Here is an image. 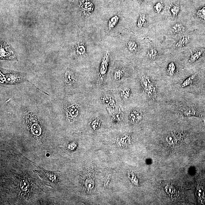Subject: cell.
Here are the masks:
<instances>
[{
    "label": "cell",
    "instance_id": "1",
    "mask_svg": "<svg viewBox=\"0 0 205 205\" xmlns=\"http://www.w3.org/2000/svg\"><path fill=\"white\" fill-rule=\"evenodd\" d=\"M141 82L142 87L146 94L151 98H155L157 93L156 88L149 77L143 76L141 79Z\"/></svg>",
    "mask_w": 205,
    "mask_h": 205
},
{
    "label": "cell",
    "instance_id": "2",
    "mask_svg": "<svg viewBox=\"0 0 205 205\" xmlns=\"http://www.w3.org/2000/svg\"><path fill=\"white\" fill-rule=\"evenodd\" d=\"M109 52H107L104 56L101 62L99 72V82L100 83H102L103 82L108 71L109 63Z\"/></svg>",
    "mask_w": 205,
    "mask_h": 205
},
{
    "label": "cell",
    "instance_id": "3",
    "mask_svg": "<svg viewBox=\"0 0 205 205\" xmlns=\"http://www.w3.org/2000/svg\"><path fill=\"white\" fill-rule=\"evenodd\" d=\"M102 97L101 98L102 103L105 106L106 108L109 109V113H110L111 110L113 112L114 111H116L117 104L115 100V98L111 94H104Z\"/></svg>",
    "mask_w": 205,
    "mask_h": 205
},
{
    "label": "cell",
    "instance_id": "4",
    "mask_svg": "<svg viewBox=\"0 0 205 205\" xmlns=\"http://www.w3.org/2000/svg\"><path fill=\"white\" fill-rule=\"evenodd\" d=\"M1 59L3 58L8 59H16L15 56L12 49L5 43L1 44Z\"/></svg>",
    "mask_w": 205,
    "mask_h": 205
},
{
    "label": "cell",
    "instance_id": "5",
    "mask_svg": "<svg viewBox=\"0 0 205 205\" xmlns=\"http://www.w3.org/2000/svg\"><path fill=\"white\" fill-rule=\"evenodd\" d=\"M66 112L67 116L70 120H73L79 114L78 109L73 105H70L66 108Z\"/></svg>",
    "mask_w": 205,
    "mask_h": 205
},
{
    "label": "cell",
    "instance_id": "6",
    "mask_svg": "<svg viewBox=\"0 0 205 205\" xmlns=\"http://www.w3.org/2000/svg\"><path fill=\"white\" fill-rule=\"evenodd\" d=\"M80 7L81 10L86 15L90 14L94 10V5L88 0L82 1Z\"/></svg>",
    "mask_w": 205,
    "mask_h": 205
},
{
    "label": "cell",
    "instance_id": "7",
    "mask_svg": "<svg viewBox=\"0 0 205 205\" xmlns=\"http://www.w3.org/2000/svg\"><path fill=\"white\" fill-rule=\"evenodd\" d=\"M129 113V117L133 122H138L143 118V113L140 111L133 110Z\"/></svg>",
    "mask_w": 205,
    "mask_h": 205
},
{
    "label": "cell",
    "instance_id": "8",
    "mask_svg": "<svg viewBox=\"0 0 205 205\" xmlns=\"http://www.w3.org/2000/svg\"><path fill=\"white\" fill-rule=\"evenodd\" d=\"M181 112L185 116H195L200 115L198 111L194 108L185 107L181 109Z\"/></svg>",
    "mask_w": 205,
    "mask_h": 205
},
{
    "label": "cell",
    "instance_id": "9",
    "mask_svg": "<svg viewBox=\"0 0 205 205\" xmlns=\"http://www.w3.org/2000/svg\"><path fill=\"white\" fill-rule=\"evenodd\" d=\"M124 74V69L122 67H118L114 71L113 78L115 81L120 82L122 80Z\"/></svg>",
    "mask_w": 205,
    "mask_h": 205
},
{
    "label": "cell",
    "instance_id": "10",
    "mask_svg": "<svg viewBox=\"0 0 205 205\" xmlns=\"http://www.w3.org/2000/svg\"><path fill=\"white\" fill-rule=\"evenodd\" d=\"M131 95V90L128 87H125L122 88L121 90V98L123 100L127 101L129 100Z\"/></svg>",
    "mask_w": 205,
    "mask_h": 205
},
{
    "label": "cell",
    "instance_id": "11",
    "mask_svg": "<svg viewBox=\"0 0 205 205\" xmlns=\"http://www.w3.org/2000/svg\"><path fill=\"white\" fill-rule=\"evenodd\" d=\"M172 29L173 32L176 34H180L186 31V28L182 24H176L172 26Z\"/></svg>",
    "mask_w": 205,
    "mask_h": 205
},
{
    "label": "cell",
    "instance_id": "12",
    "mask_svg": "<svg viewBox=\"0 0 205 205\" xmlns=\"http://www.w3.org/2000/svg\"><path fill=\"white\" fill-rule=\"evenodd\" d=\"M119 19V17L117 15L111 17L108 22V27L109 29H112L115 27L118 23Z\"/></svg>",
    "mask_w": 205,
    "mask_h": 205
},
{
    "label": "cell",
    "instance_id": "13",
    "mask_svg": "<svg viewBox=\"0 0 205 205\" xmlns=\"http://www.w3.org/2000/svg\"><path fill=\"white\" fill-rule=\"evenodd\" d=\"M190 39V37L188 36H183L182 37L176 45V47L179 48L185 46L188 42Z\"/></svg>",
    "mask_w": 205,
    "mask_h": 205
},
{
    "label": "cell",
    "instance_id": "14",
    "mask_svg": "<svg viewBox=\"0 0 205 205\" xmlns=\"http://www.w3.org/2000/svg\"><path fill=\"white\" fill-rule=\"evenodd\" d=\"M146 24V19L144 14H142L140 15L137 21V26L139 28H142L145 26Z\"/></svg>",
    "mask_w": 205,
    "mask_h": 205
},
{
    "label": "cell",
    "instance_id": "15",
    "mask_svg": "<svg viewBox=\"0 0 205 205\" xmlns=\"http://www.w3.org/2000/svg\"><path fill=\"white\" fill-rule=\"evenodd\" d=\"M31 130L32 133L35 135H40L42 133V129L39 125L37 123H34L31 126Z\"/></svg>",
    "mask_w": 205,
    "mask_h": 205
},
{
    "label": "cell",
    "instance_id": "16",
    "mask_svg": "<svg viewBox=\"0 0 205 205\" xmlns=\"http://www.w3.org/2000/svg\"><path fill=\"white\" fill-rule=\"evenodd\" d=\"M127 47L129 50L132 52H137L138 48L137 43L134 41L131 40L127 44Z\"/></svg>",
    "mask_w": 205,
    "mask_h": 205
},
{
    "label": "cell",
    "instance_id": "17",
    "mask_svg": "<svg viewBox=\"0 0 205 205\" xmlns=\"http://www.w3.org/2000/svg\"><path fill=\"white\" fill-rule=\"evenodd\" d=\"M205 192L203 188L201 186H198L197 188L196 194L199 200L202 202L205 199Z\"/></svg>",
    "mask_w": 205,
    "mask_h": 205
},
{
    "label": "cell",
    "instance_id": "18",
    "mask_svg": "<svg viewBox=\"0 0 205 205\" xmlns=\"http://www.w3.org/2000/svg\"><path fill=\"white\" fill-rule=\"evenodd\" d=\"M197 75V74L195 73V74H192L191 76L189 77L188 78L185 80L183 82L182 84L181 87L184 88V87H186L189 86L192 83L193 80L196 78Z\"/></svg>",
    "mask_w": 205,
    "mask_h": 205
},
{
    "label": "cell",
    "instance_id": "19",
    "mask_svg": "<svg viewBox=\"0 0 205 205\" xmlns=\"http://www.w3.org/2000/svg\"><path fill=\"white\" fill-rule=\"evenodd\" d=\"M166 141L171 145L176 144L178 141V137L174 134H170L168 135L166 137Z\"/></svg>",
    "mask_w": 205,
    "mask_h": 205
},
{
    "label": "cell",
    "instance_id": "20",
    "mask_svg": "<svg viewBox=\"0 0 205 205\" xmlns=\"http://www.w3.org/2000/svg\"><path fill=\"white\" fill-rule=\"evenodd\" d=\"M76 51L79 55L84 54L86 52L85 46L83 44H78L76 48Z\"/></svg>",
    "mask_w": 205,
    "mask_h": 205
},
{
    "label": "cell",
    "instance_id": "21",
    "mask_svg": "<svg viewBox=\"0 0 205 205\" xmlns=\"http://www.w3.org/2000/svg\"><path fill=\"white\" fill-rule=\"evenodd\" d=\"M158 51L154 48H151L148 51L147 56L150 59H153L158 55Z\"/></svg>",
    "mask_w": 205,
    "mask_h": 205
},
{
    "label": "cell",
    "instance_id": "22",
    "mask_svg": "<svg viewBox=\"0 0 205 205\" xmlns=\"http://www.w3.org/2000/svg\"><path fill=\"white\" fill-rule=\"evenodd\" d=\"M100 120L98 118H95L91 123V127L93 130H96L98 129L100 126Z\"/></svg>",
    "mask_w": 205,
    "mask_h": 205
},
{
    "label": "cell",
    "instance_id": "23",
    "mask_svg": "<svg viewBox=\"0 0 205 205\" xmlns=\"http://www.w3.org/2000/svg\"><path fill=\"white\" fill-rule=\"evenodd\" d=\"M202 53V51H199L196 52L195 53L193 54L192 55H191L190 57L189 60V62H193L196 61L201 56V54Z\"/></svg>",
    "mask_w": 205,
    "mask_h": 205
},
{
    "label": "cell",
    "instance_id": "24",
    "mask_svg": "<svg viewBox=\"0 0 205 205\" xmlns=\"http://www.w3.org/2000/svg\"><path fill=\"white\" fill-rule=\"evenodd\" d=\"M165 189L166 193L169 195L172 196L176 195V191L175 188L172 186L168 185L165 187Z\"/></svg>",
    "mask_w": 205,
    "mask_h": 205
},
{
    "label": "cell",
    "instance_id": "25",
    "mask_svg": "<svg viewBox=\"0 0 205 205\" xmlns=\"http://www.w3.org/2000/svg\"><path fill=\"white\" fill-rule=\"evenodd\" d=\"M176 66L174 63L172 62L169 64L167 67V73L169 75L172 76L174 74L176 70Z\"/></svg>",
    "mask_w": 205,
    "mask_h": 205
},
{
    "label": "cell",
    "instance_id": "26",
    "mask_svg": "<svg viewBox=\"0 0 205 205\" xmlns=\"http://www.w3.org/2000/svg\"><path fill=\"white\" fill-rule=\"evenodd\" d=\"M180 7L177 5L172 6L170 9L171 13L174 17H176L179 11Z\"/></svg>",
    "mask_w": 205,
    "mask_h": 205
},
{
    "label": "cell",
    "instance_id": "27",
    "mask_svg": "<svg viewBox=\"0 0 205 205\" xmlns=\"http://www.w3.org/2000/svg\"><path fill=\"white\" fill-rule=\"evenodd\" d=\"M196 15L201 19L205 20V6L199 9L196 13Z\"/></svg>",
    "mask_w": 205,
    "mask_h": 205
},
{
    "label": "cell",
    "instance_id": "28",
    "mask_svg": "<svg viewBox=\"0 0 205 205\" xmlns=\"http://www.w3.org/2000/svg\"><path fill=\"white\" fill-rule=\"evenodd\" d=\"M66 81H67V83L72 84L74 82V76L73 74H71V73H67L66 74Z\"/></svg>",
    "mask_w": 205,
    "mask_h": 205
},
{
    "label": "cell",
    "instance_id": "29",
    "mask_svg": "<svg viewBox=\"0 0 205 205\" xmlns=\"http://www.w3.org/2000/svg\"><path fill=\"white\" fill-rule=\"evenodd\" d=\"M163 7L162 4L160 2H158L155 5L154 9L157 13H159L162 10Z\"/></svg>",
    "mask_w": 205,
    "mask_h": 205
},
{
    "label": "cell",
    "instance_id": "30",
    "mask_svg": "<svg viewBox=\"0 0 205 205\" xmlns=\"http://www.w3.org/2000/svg\"><path fill=\"white\" fill-rule=\"evenodd\" d=\"M28 184L26 181L25 180H23L21 182H20V187L22 189L24 190H26L27 189L28 187Z\"/></svg>",
    "mask_w": 205,
    "mask_h": 205
},
{
    "label": "cell",
    "instance_id": "31",
    "mask_svg": "<svg viewBox=\"0 0 205 205\" xmlns=\"http://www.w3.org/2000/svg\"><path fill=\"white\" fill-rule=\"evenodd\" d=\"M120 1H122L123 0H120Z\"/></svg>",
    "mask_w": 205,
    "mask_h": 205
}]
</instances>
